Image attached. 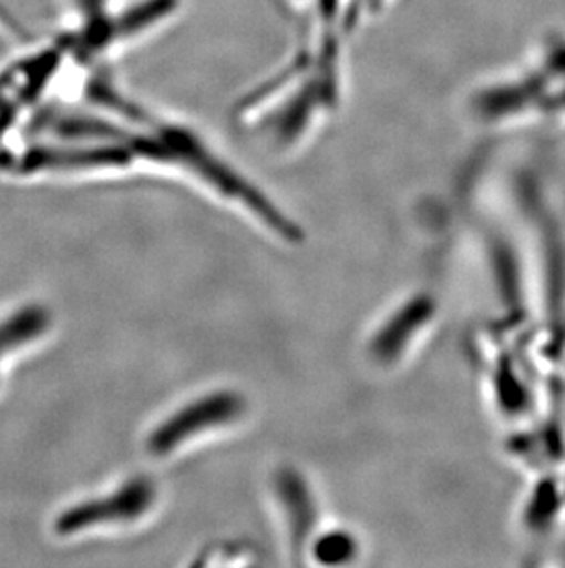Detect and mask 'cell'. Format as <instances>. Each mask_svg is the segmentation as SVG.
<instances>
[]
</instances>
